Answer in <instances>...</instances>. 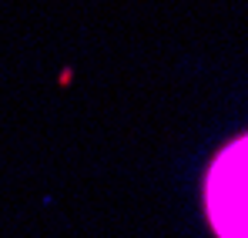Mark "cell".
<instances>
[{
    "mask_svg": "<svg viewBox=\"0 0 248 238\" xmlns=\"http://www.w3.org/2000/svg\"><path fill=\"white\" fill-rule=\"evenodd\" d=\"M205 211L218 238H248V134L225 144L211 161Z\"/></svg>",
    "mask_w": 248,
    "mask_h": 238,
    "instance_id": "cell-1",
    "label": "cell"
}]
</instances>
